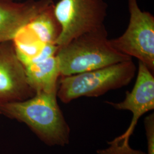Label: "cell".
Returning <instances> with one entry per match:
<instances>
[{
  "label": "cell",
  "mask_w": 154,
  "mask_h": 154,
  "mask_svg": "<svg viewBox=\"0 0 154 154\" xmlns=\"http://www.w3.org/2000/svg\"><path fill=\"white\" fill-rule=\"evenodd\" d=\"M144 127L147 142V154H154V114H149L144 119Z\"/></svg>",
  "instance_id": "obj_11"
},
{
  "label": "cell",
  "mask_w": 154,
  "mask_h": 154,
  "mask_svg": "<svg viewBox=\"0 0 154 154\" xmlns=\"http://www.w3.org/2000/svg\"><path fill=\"white\" fill-rule=\"evenodd\" d=\"M0 114L26 124L46 144L65 146L70 128L57 102V91L37 92L26 100L0 105Z\"/></svg>",
  "instance_id": "obj_1"
},
{
  "label": "cell",
  "mask_w": 154,
  "mask_h": 154,
  "mask_svg": "<svg viewBox=\"0 0 154 154\" xmlns=\"http://www.w3.org/2000/svg\"><path fill=\"white\" fill-rule=\"evenodd\" d=\"M54 3L40 12L28 26V33L42 42L55 44L61 33V27L54 13Z\"/></svg>",
  "instance_id": "obj_10"
},
{
  "label": "cell",
  "mask_w": 154,
  "mask_h": 154,
  "mask_svg": "<svg viewBox=\"0 0 154 154\" xmlns=\"http://www.w3.org/2000/svg\"><path fill=\"white\" fill-rule=\"evenodd\" d=\"M107 9L104 0H60L54 6L61 27L55 45L60 48L72 39L104 26Z\"/></svg>",
  "instance_id": "obj_4"
},
{
  "label": "cell",
  "mask_w": 154,
  "mask_h": 154,
  "mask_svg": "<svg viewBox=\"0 0 154 154\" xmlns=\"http://www.w3.org/2000/svg\"><path fill=\"white\" fill-rule=\"evenodd\" d=\"M55 44H45L35 57L20 61L23 65L28 84L36 93L57 91L61 76Z\"/></svg>",
  "instance_id": "obj_8"
},
{
  "label": "cell",
  "mask_w": 154,
  "mask_h": 154,
  "mask_svg": "<svg viewBox=\"0 0 154 154\" xmlns=\"http://www.w3.org/2000/svg\"><path fill=\"white\" fill-rule=\"evenodd\" d=\"M130 13L128 27L117 38L110 39L118 51L143 62L151 72L154 70V17L142 11L137 0H127Z\"/></svg>",
  "instance_id": "obj_5"
},
{
  "label": "cell",
  "mask_w": 154,
  "mask_h": 154,
  "mask_svg": "<svg viewBox=\"0 0 154 154\" xmlns=\"http://www.w3.org/2000/svg\"><path fill=\"white\" fill-rule=\"evenodd\" d=\"M53 0H0V44L13 41Z\"/></svg>",
  "instance_id": "obj_9"
},
{
  "label": "cell",
  "mask_w": 154,
  "mask_h": 154,
  "mask_svg": "<svg viewBox=\"0 0 154 154\" xmlns=\"http://www.w3.org/2000/svg\"><path fill=\"white\" fill-rule=\"evenodd\" d=\"M136 70L135 65L130 60L89 72L61 76L57 97L63 103L82 97H98L127 86L135 76Z\"/></svg>",
  "instance_id": "obj_3"
},
{
  "label": "cell",
  "mask_w": 154,
  "mask_h": 154,
  "mask_svg": "<svg viewBox=\"0 0 154 154\" xmlns=\"http://www.w3.org/2000/svg\"><path fill=\"white\" fill-rule=\"evenodd\" d=\"M35 94L28 84L13 41L0 44V105L24 100Z\"/></svg>",
  "instance_id": "obj_7"
},
{
  "label": "cell",
  "mask_w": 154,
  "mask_h": 154,
  "mask_svg": "<svg viewBox=\"0 0 154 154\" xmlns=\"http://www.w3.org/2000/svg\"><path fill=\"white\" fill-rule=\"evenodd\" d=\"M106 103L116 110H128L132 114L131 123L126 132L107 142L112 151L124 154H134L135 150L129 144V140L139 119L146 112L154 109V77L152 72L143 62L139 61L138 72L135 85L121 102Z\"/></svg>",
  "instance_id": "obj_6"
},
{
  "label": "cell",
  "mask_w": 154,
  "mask_h": 154,
  "mask_svg": "<svg viewBox=\"0 0 154 154\" xmlns=\"http://www.w3.org/2000/svg\"><path fill=\"white\" fill-rule=\"evenodd\" d=\"M57 57L61 76L89 72L132 60L111 45L105 26L72 39L58 48Z\"/></svg>",
  "instance_id": "obj_2"
}]
</instances>
